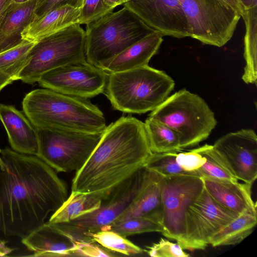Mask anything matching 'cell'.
<instances>
[{
    "label": "cell",
    "mask_w": 257,
    "mask_h": 257,
    "mask_svg": "<svg viewBox=\"0 0 257 257\" xmlns=\"http://www.w3.org/2000/svg\"><path fill=\"white\" fill-rule=\"evenodd\" d=\"M201 178L204 188L222 206L239 214L246 212L257 214L256 204L251 196L252 184L238 180Z\"/></svg>",
    "instance_id": "cell-18"
},
{
    "label": "cell",
    "mask_w": 257,
    "mask_h": 257,
    "mask_svg": "<svg viewBox=\"0 0 257 257\" xmlns=\"http://www.w3.org/2000/svg\"><path fill=\"white\" fill-rule=\"evenodd\" d=\"M104 4L108 7L114 9L118 6L122 5L127 0H103Z\"/></svg>",
    "instance_id": "cell-41"
},
{
    "label": "cell",
    "mask_w": 257,
    "mask_h": 257,
    "mask_svg": "<svg viewBox=\"0 0 257 257\" xmlns=\"http://www.w3.org/2000/svg\"><path fill=\"white\" fill-rule=\"evenodd\" d=\"M244 10L257 7V0H237Z\"/></svg>",
    "instance_id": "cell-40"
},
{
    "label": "cell",
    "mask_w": 257,
    "mask_h": 257,
    "mask_svg": "<svg viewBox=\"0 0 257 257\" xmlns=\"http://www.w3.org/2000/svg\"><path fill=\"white\" fill-rule=\"evenodd\" d=\"M84 1V0H36L35 19L44 16L54 9L65 6L81 9Z\"/></svg>",
    "instance_id": "cell-35"
},
{
    "label": "cell",
    "mask_w": 257,
    "mask_h": 257,
    "mask_svg": "<svg viewBox=\"0 0 257 257\" xmlns=\"http://www.w3.org/2000/svg\"><path fill=\"white\" fill-rule=\"evenodd\" d=\"M238 180L252 184L257 177V136L251 128L231 132L213 145Z\"/></svg>",
    "instance_id": "cell-15"
},
{
    "label": "cell",
    "mask_w": 257,
    "mask_h": 257,
    "mask_svg": "<svg viewBox=\"0 0 257 257\" xmlns=\"http://www.w3.org/2000/svg\"><path fill=\"white\" fill-rule=\"evenodd\" d=\"M1 149H0V164H1Z\"/></svg>",
    "instance_id": "cell-43"
},
{
    "label": "cell",
    "mask_w": 257,
    "mask_h": 257,
    "mask_svg": "<svg viewBox=\"0 0 257 257\" xmlns=\"http://www.w3.org/2000/svg\"><path fill=\"white\" fill-rule=\"evenodd\" d=\"M108 75L103 69L85 61L50 70L37 82L42 88L87 99L104 92Z\"/></svg>",
    "instance_id": "cell-13"
},
{
    "label": "cell",
    "mask_w": 257,
    "mask_h": 257,
    "mask_svg": "<svg viewBox=\"0 0 257 257\" xmlns=\"http://www.w3.org/2000/svg\"><path fill=\"white\" fill-rule=\"evenodd\" d=\"M145 252L153 257H188L190 255L184 252L183 248L177 243H173L161 238L157 242L148 246Z\"/></svg>",
    "instance_id": "cell-34"
},
{
    "label": "cell",
    "mask_w": 257,
    "mask_h": 257,
    "mask_svg": "<svg viewBox=\"0 0 257 257\" xmlns=\"http://www.w3.org/2000/svg\"><path fill=\"white\" fill-rule=\"evenodd\" d=\"M192 36L203 44L221 47L231 38L240 15L223 0H178Z\"/></svg>",
    "instance_id": "cell-10"
},
{
    "label": "cell",
    "mask_w": 257,
    "mask_h": 257,
    "mask_svg": "<svg viewBox=\"0 0 257 257\" xmlns=\"http://www.w3.org/2000/svg\"><path fill=\"white\" fill-rule=\"evenodd\" d=\"M174 86V80L166 73L148 65L108 73L104 92L114 109L141 114L156 109Z\"/></svg>",
    "instance_id": "cell-4"
},
{
    "label": "cell",
    "mask_w": 257,
    "mask_h": 257,
    "mask_svg": "<svg viewBox=\"0 0 257 257\" xmlns=\"http://www.w3.org/2000/svg\"><path fill=\"white\" fill-rule=\"evenodd\" d=\"M113 10L103 0H84L78 24L87 25L112 12Z\"/></svg>",
    "instance_id": "cell-32"
},
{
    "label": "cell",
    "mask_w": 257,
    "mask_h": 257,
    "mask_svg": "<svg viewBox=\"0 0 257 257\" xmlns=\"http://www.w3.org/2000/svg\"><path fill=\"white\" fill-rule=\"evenodd\" d=\"M13 0H0V22Z\"/></svg>",
    "instance_id": "cell-39"
},
{
    "label": "cell",
    "mask_w": 257,
    "mask_h": 257,
    "mask_svg": "<svg viewBox=\"0 0 257 257\" xmlns=\"http://www.w3.org/2000/svg\"><path fill=\"white\" fill-rule=\"evenodd\" d=\"M108 229L113 230L124 237L151 232L162 233L163 231V227L159 222L140 217L131 218L115 222Z\"/></svg>",
    "instance_id": "cell-30"
},
{
    "label": "cell",
    "mask_w": 257,
    "mask_h": 257,
    "mask_svg": "<svg viewBox=\"0 0 257 257\" xmlns=\"http://www.w3.org/2000/svg\"><path fill=\"white\" fill-rule=\"evenodd\" d=\"M163 40L161 34L152 32L115 56L103 70L110 73L148 65L158 52Z\"/></svg>",
    "instance_id": "cell-21"
},
{
    "label": "cell",
    "mask_w": 257,
    "mask_h": 257,
    "mask_svg": "<svg viewBox=\"0 0 257 257\" xmlns=\"http://www.w3.org/2000/svg\"><path fill=\"white\" fill-rule=\"evenodd\" d=\"M22 108L35 128L101 134L107 126L102 112L87 99L47 88L28 93Z\"/></svg>",
    "instance_id": "cell-3"
},
{
    "label": "cell",
    "mask_w": 257,
    "mask_h": 257,
    "mask_svg": "<svg viewBox=\"0 0 257 257\" xmlns=\"http://www.w3.org/2000/svg\"><path fill=\"white\" fill-rule=\"evenodd\" d=\"M154 32L134 13L123 7L86 25V60L103 69L115 56Z\"/></svg>",
    "instance_id": "cell-5"
},
{
    "label": "cell",
    "mask_w": 257,
    "mask_h": 257,
    "mask_svg": "<svg viewBox=\"0 0 257 257\" xmlns=\"http://www.w3.org/2000/svg\"><path fill=\"white\" fill-rule=\"evenodd\" d=\"M164 181L163 176L144 167L142 182L137 194L127 209L115 222L140 217L161 224Z\"/></svg>",
    "instance_id": "cell-16"
},
{
    "label": "cell",
    "mask_w": 257,
    "mask_h": 257,
    "mask_svg": "<svg viewBox=\"0 0 257 257\" xmlns=\"http://www.w3.org/2000/svg\"><path fill=\"white\" fill-rule=\"evenodd\" d=\"M176 161L184 171L196 175V171L205 163L206 158L199 147L188 152H177Z\"/></svg>",
    "instance_id": "cell-33"
},
{
    "label": "cell",
    "mask_w": 257,
    "mask_h": 257,
    "mask_svg": "<svg viewBox=\"0 0 257 257\" xmlns=\"http://www.w3.org/2000/svg\"><path fill=\"white\" fill-rule=\"evenodd\" d=\"M241 17L245 25L243 53L245 65L242 79L246 84L256 85L257 79V7L244 10Z\"/></svg>",
    "instance_id": "cell-24"
},
{
    "label": "cell",
    "mask_w": 257,
    "mask_h": 257,
    "mask_svg": "<svg viewBox=\"0 0 257 257\" xmlns=\"http://www.w3.org/2000/svg\"><path fill=\"white\" fill-rule=\"evenodd\" d=\"M206 158L205 163L196 171L198 177L214 179L238 181L223 157L213 145L205 144L200 147Z\"/></svg>",
    "instance_id": "cell-27"
},
{
    "label": "cell",
    "mask_w": 257,
    "mask_h": 257,
    "mask_svg": "<svg viewBox=\"0 0 257 257\" xmlns=\"http://www.w3.org/2000/svg\"><path fill=\"white\" fill-rule=\"evenodd\" d=\"M162 234L180 244L184 235L185 218L189 207L204 188L201 178L189 175L164 177Z\"/></svg>",
    "instance_id": "cell-12"
},
{
    "label": "cell",
    "mask_w": 257,
    "mask_h": 257,
    "mask_svg": "<svg viewBox=\"0 0 257 257\" xmlns=\"http://www.w3.org/2000/svg\"><path fill=\"white\" fill-rule=\"evenodd\" d=\"M144 124L149 145L153 153L182 151L179 136L173 129L150 117Z\"/></svg>",
    "instance_id": "cell-26"
},
{
    "label": "cell",
    "mask_w": 257,
    "mask_h": 257,
    "mask_svg": "<svg viewBox=\"0 0 257 257\" xmlns=\"http://www.w3.org/2000/svg\"><path fill=\"white\" fill-rule=\"evenodd\" d=\"M143 168L116 187L96 210L67 222L54 224L76 242H95L88 235L108 229L127 209L140 187Z\"/></svg>",
    "instance_id": "cell-9"
},
{
    "label": "cell",
    "mask_w": 257,
    "mask_h": 257,
    "mask_svg": "<svg viewBox=\"0 0 257 257\" xmlns=\"http://www.w3.org/2000/svg\"><path fill=\"white\" fill-rule=\"evenodd\" d=\"M14 80L9 76L0 72V92L6 86L13 83Z\"/></svg>",
    "instance_id": "cell-37"
},
{
    "label": "cell",
    "mask_w": 257,
    "mask_h": 257,
    "mask_svg": "<svg viewBox=\"0 0 257 257\" xmlns=\"http://www.w3.org/2000/svg\"><path fill=\"white\" fill-rule=\"evenodd\" d=\"M0 120L7 132L12 149L20 153L37 156L36 130L23 112L13 105L0 103Z\"/></svg>",
    "instance_id": "cell-19"
},
{
    "label": "cell",
    "mask_w": 257,
    "mask_h": 257,
    "mask_svg": "<svg viewBox=\"0 0 257 257\" xmlns=\"http://www.w3.org/2000/svg\"><path fill=\"white\" fill-rule=\"evenodd\" d=\"M85 61V31L75 24L35 43L15 81L33 84L50 70Z\"/></svg>",
    "instance_id": "cell-7"
},
{
    "label": "cell",
    "mask_w": 257,
    "mask_h": 257,
    "mask_svg": "<svg viewBox=\"0 0 257 257\" xmlns=\"http://www.w3.org/2000/svg\"><path fill=\"white\" fill-rule=\"evenodd\" d=\"M0 164V232L23 238L43 224L68 197L64 182L36 156L6 148Z\"/></svg>",
    "instance_id": "cell-1"
},
{
    "label": "cell",
    "mask_w": 257,
    "mask_h": 257,
    "mask_svg": "<svg viewBox=\"0 0 257 257\" xmlns=\"http://www.w3.org/2000/svg\"><path fill=\"white\" fill-rule=\"evenodd\" d=\"M14 248L7 246L6 242L0 238V256H5L11 253Z\"/></svg>",
    "instance_id": "cell-38"
},
{
    "label": "cell",
    "mask_w": 257,
    "mask_h": 257,
    "mask_svg": "<svg viewBox=\"0 0 257 257\" xmlns=\"http://www.w3.org/2000/svg\"><path fill=\"white\" fill-rule=\"evenodd\" d=\"M177 153H152L144 167L164 177L181 175L197 176L195 173L184 171L178 165L176 161Z\"/></svg>",
    "instance_id": "cell-31"
},
{
    "label": "cell",
    "mask_w": 257,
    "mask_h": 257,
    "mask_svg": "<svg viewBox=\"0 0 257 257\" xmlns=\"http://www.w3.org/2000/svg\"><path fill=\"white\" fill-rule=\"evenodd\" d=\"M149 117L173 129L179 136L182 150L207 139L217 124L214 113L205 101L186 89L169 96Z\"/></svg>",
    "instance_id": "cell-6"
},
{
    "label": "cell",
    "mask_w": 257,
    "mask_h": 257,
    "mask_svg": "<svg viewBox=\"0 0 257 257\" xmlns=\"http://www.w3.org/2000/svg\"><path fill=\"white\" fill-rule=\"evenodd\" d=\"M122 5L163 36H192L190 25L178 0H127Z\"/></svg>",
    "instance_id": "cell-14"
},
{
    "label": "cell",
    "mask_w": 257,
    "mask_h": 257,
    "mask_svg": "<svg viewBox=\"0 0 257 257\" xmlns=\"http://www.w3.org/2000/svg\"><path fill=\"white\" fill-rule=\"evenodd\" d=\"M144 122L131 115L107 126L93 151L72 180L71 191L103 199L144 167L152 154Z\"/></svg>",
    "instance_id": "cell-2"
},
{
    "label": "cell",
    "mask_w": 257,
    "mask_h": 257,
    "mask_svg": "<svg viewBox=\"0 0 257 257\" xmlns=\"http://www.w3.org/2000/svg\"><path fill=\"white\" fill-rule=\"evenodd\" d=\"M102 200L101 196L95 194L71 191L63 204L52 214L48 222H67L90 213L100 207Z\"/></svg>",
    "instance_id": "cell-23"
},
{
    "label": "cell",
    "mask_w": 257,
    "mask_h": 257,
    "mask_svg": "<svg viewBox=\"0 0 257 257\" xmlns=\"http://www.w3.org/2000/svg\"><path fill=\"white\" fill-rule=\"evenodd\" d=\"M257 223V214L248 212L240 214L211 238L213 247L239 243L252 232Z\"/></svg>",
    "instance_id": "cell-25"
},
{
    "label": "cell",
    "mask_w": 257,
    "mask_h": 257,
    "mask_svg": "<svg viewBox=\"0 0 257 257\" xmlns=\"http://www.w3.org/2000/svg\"><path fill=\"white\" fill-rule=\"evenodd\" d=\"M37 157L56 172H77L99 142L101 134L36 128Z\"/></svg>",
    "instance_id": "cell-8"
},
{
    "label": "cell",
    "mask_w": 257,
    "mask_h": 257,
    "mask_svg": "<svg viewBox=\"0 0 257 257\" xmlns=\"http://www.w3.org/2000/svg\"><path fill=\"white\" fill-rule=\"evenodd\" d=\"M88 236L93 241L111 251L126 255L142 254L145 252L139 246L118 233L110 230H101L90 234Z\"/></svg>",
    "instance_id": "cell-28"
},
{
    "label": "cell",
    "mask_w": 257,
    "mask_h": 257,
    "mask_svg": "<svg viewBox=\"0 0 257 257\" xmlns=\"http://www.w3.org/2000/svg\"><path fill=\"white\" fill-rule=\"evenodd\" d=\"M239 215L219 204L204 187L186 213L180 246L191 251L205 249L212 237Z\"/></svg>",
    "instance_id": "cell-11"
},
{
    "label": "cell",
    "mask_w": 257,
    "mask_h": 257,
    "mask_svg": "<svg viewBox=\"0 0 257 257\" xmlns=\"http://www.w3.org/2000/svg\"><path fill=\"white\" fill-rule=\"evenodd\" d=\"M231 8L235 10L241 17L244 10L237 0H223Z\"/></svg>",
    "instance_id": "cell-36"
},
{
    "label": "cell",
    "mask_w": 257,
    "mask_h": 257,
    "mask_svg": "<svg viewBox=\"0 0 257 257\" xmlns=\"http://www.w3.org/2000/svg\"><path fill=\"white\" fill-rule=\"evenodd\" d=\"M35 43L25 40L19 45L0 54V72L15 78L25 65Z\"/></svg>",
    "instance_id": "cell-29"
},
{
    "label": "cell",
    "mask_w": 257,
    "mask_h": 257,
    "mask_svg": "<svg viewBox=\"0 0 257 257\" xmlns=\"http://www.w3.org/2000/svg\"><path fill=\"white\" fill-rule=\"evenodd\" d=\"M29 1L30 0H13V2L16 4H22Z\"/></svg>",
    "instance_id": "cell-42"
},
{
    "label": "cell",
    "mask_w": 257,
    "mask_h": 257,
    "mask_svg": "<svg viewBox=\"0 0 257 257\" xmlns=\"http://www.w3.org/2000/svg\"><path fill=\"white\" fill-rule=\"evenodd\" d=\"M80 12L81 9L70 6L54 9L34 19L23 31V39L36 43L69 26L78 24Z\"/></svg>",
    "instance_id": "cell-22"
},
{
    "label": "cell",
    "mask_w": 257,
    "mask_h": 257,
    "mask_svg": "<svg viewBox=\"0 0 257 257\" xmlns=\"http://www.w3.org/2000/svg\"><path fill=\"white\" fill-rule=\"evenodd\" d=\"M22 243L36 257L79 256V242L46 222L22 238Z\"/></svg>",
    "instance_id": "cell-17"
},
{
    "label": "cell",
    "mask_w": 257,
    "mask_h": 257,
    "mask_svg": "<svg viewBox=\"0 0 257 257\" xmlns=\"http://www.w3.org/2000/svg\"><path fill=\"white\" fill-rule=\"evenodd\" d=\"M36 0L22 4L13 2L0 22V54L11 49L25 40L22 33L35 19Z\"/></svg>",
    "instance_id": "cell-20"
}]
</instances>
